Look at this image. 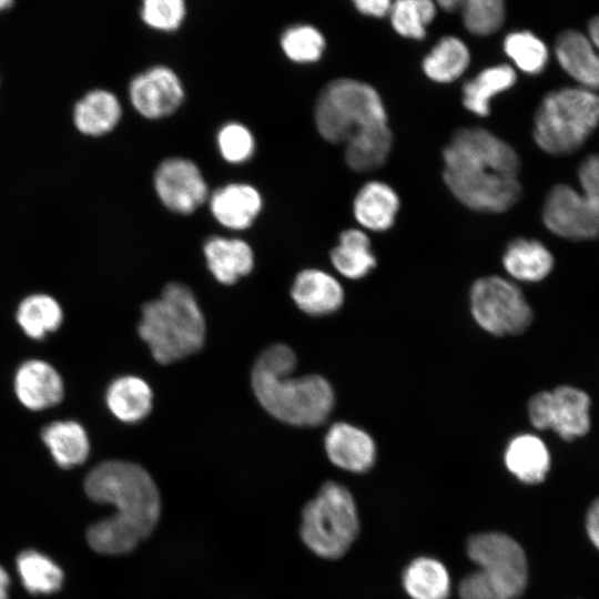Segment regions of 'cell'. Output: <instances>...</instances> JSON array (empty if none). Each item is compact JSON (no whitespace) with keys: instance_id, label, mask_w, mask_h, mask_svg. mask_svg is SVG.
I'll return each mask as SVG.
<instances>
[{"instance_id":"1","label":"cell","mask_w":599,"mask_h":599,"mask_svg":"<svg viewBox=\"0 0 599 599\" xmlns=\"http://www.w3.org/2000/svg\"><path fill=\"white\" fill-rule=\"evenodd\" d=\"M443 161L446 186L473 211L502 213L522 195L517 152L485 128L454 131L443 149Z\"/></svg>"},{"instance_id":"2","label":"cell","mask_w":599,"mask_h":599,"mask_svg":"<svg viewBox=\"0 0 599 599\" xmlns=\"http://www.w3.org/2000/svg\"><path fill=\"white\" fill-rule=\"evenodd\" d=\"M90 499L114 507V514L88 528L89 546L101 555L131 552L155 529L161 515V498L150 474L140 465L106 460L90 470L84 479Z\"/></svg>"},{"instance_id":"3","label":"cell","mask_w":599,"mask_h":599,"mask_svg":"<svg viewBox=\"0 0 599 599\" xmlns=\"http://www.w3.org/2000/svg\"><path fill=\"white\" fill-rule=\"evenodd\" d=\"M295 364L292 348L284 344L270 346L253 366V392L262 407L281 422L317 426L334 407V390L319 375L290 376Z\"/></svg>"},{"instance_id":"4","label":"cell","mask_w":599,"mask_h":599,"mask_svg":"<svg viewBox=\"0 0 599 599\" xmlns=\"http://www.w3.org/2000/svg\"><path fill=\"white\" fill-rule=\"evenodd\" d=\"M140 337L160 364H171L196 353L204 344L205 321L191 290L169 283L161 296L142 306Z\"/></svg>"},{"instance_id":"5","label":"cell","mask_w":599,"mask_h":599,"mask_svg":"<svg viewBox=\"0 0 599 599\" xmlns=\"http://www.w3.org/2000/svg\"><path fill=\"white\" fill-rule=\"evenodd\" d=\"M599 125V94L582 87L548 92L534 115L532 136L540 150L568 155L579 150Z\"/></svg>"},{"instance_id":"6","label":"cell","mask_w":599,"mask_h":599,"mask_svg":"<svg viewBox=\"0 0 599 599\" xmlns=\"http://www.w3.org/2000/svg\"><path fill=\"white\" fill-rule=\"evenodd\" d=\"M468 557L478 569L459 583L461 599H518L528 580L522 548L509 536L485 532L469 538Z\"/></svg>"},{"instance_id":"7","label":"cell","mask_w":599,"mask_h":599,"mask_svg":"<svg viewBox=\"0 0 599 599\" xmlns=\"http://www.w3.org/2000/svg\"><path fill=\"white\" fill-rule=\"evenodd\" d=\"M314 121L324 140L345 144L372 128L387 124L388 116L374 87L357 79L338 78L321 90L314 106Z\"/></svg>"},{"instance_id":"8","label":"cell","mask_w":599,"mask_h":599,"mask_svg":"<svg viewBox=\"0 0 599 599\" xmlns=\"http://www.w3.org/2000/svg\"><path fill=\"white\" fill-rule=\"evenodd\" d=\"M358 529L355 500L349 490L338 483H324L303 508L301 538L319 557H342L356 539Z\"/></svg>"},{"instance_id":"9","label":"cell","mask_w":599,"mask_h":599,"mask_svg":"<svg viewBox=\"0 0 599 599\" xmlns=\"http://www.w3.org/2000/svg\"><path fill=\"white\" fill-rule=\"evenodd\" d=\"M469 300L476 323L497 336L524 333L534 318L519 286L498 275L477 278L471 285Z\"/></svg>"},{"instance_id":"10","label":"cell","mask_w":599,"mask_h":599,"mask_svg":"<svg viewBox=\"0 0 599 599\" xmlns=\"http://www.w3.org/2000/svg\"><path fill=\"white\" fill-rule=\"evenodd\" d=\"M591 399L575 386L560 385L552 390L532 395L527 412L530 424L539 430L550 429L564 440H573L588 434L591 427Z\"/></svg>"},{"instance_id":"11","label":"cell","mask_w":599,"mask_h":599,"mask_svg":"<svg viewBox=\"0 0 599 599\" xmlns=\"http://www.w3.org/2000/svg\"><path fill=\"white\" fill-rule=\"evenodd\" d=\"M541 219L556 236L570 241L599 238V203L568 184L559 183L549 190Z\"/></svg>"},{"instance_id":"12","label":"cell","mask_w":599,"mask_h":599,"mask_svg":"<svg viewBox=\"0 0 599 599\" xmlns=\"http://www.w3.org/2000/svg\"><path fill=\"white\" fill-rule=\"evenodd\" d=\"M153 184L163 205L181 215L193 213L209 195V187L200 169L184 158L163 160L154 172Z\"/></svg>"},{"instance_id":"13","label":"cell","mask_w":599,"mask_h":599,"mask_svg":"<svg viewBox=\"0 0 599 599\" xmlns=\"http://www.w3.org/2000/svg\"><path fill=\"white\" fill-rule=\"evenodd\" d=\"M129 99L142 116L162 119L174 113L184 100V89L179 75L166 65L148 68L132 78Z\"/></svg>"},{"instance_id":"14","label":"cell","mask_w":599,"mask_h":599,"mask_svg":"<svg viewBox=\"0 0 599 599\" xmlns=\"http://www.w3.org/2000/svg\"><path fill=\"white\" fill-rule=\"evenodd\" d=\"M324 447L329 460L337 467L365 473L376 458V446L372 436L348 423L333 424L324 438Z\"/></svg>"},{"instance_id":"15","label":"cell","mask_w":599,"mask_h":599,"mask_svg":"<svg viewBox=\"0 0 599 599\" xmlns=\"http://www.w3.org/2000/svg\"><path fill=\"white\" fill-rule=\"evenodd\" d=\"M19 402L30 410H43L63 397V380L58 370L42 359L22 363L13 383Z\"/></svg>"},{"instance_id":"16","label":"cell","mask_w":599,"mask_h":599,"mask_svg":"<svg viewBox=\"0 0 599 599\" xmlns=\"http://www.w3.org/2000/svg\"><path fill=\"white\" fill-rule=\"evenodd\" d=\"M554 52L561 69L579 87L599 90V53L586 33L564 30L555 41Z\"/></svg>"},{"instance_id":"17","label":"cell","mask_w":599,"mask_h":599,"mask_svg":"<svg viewBox=\"0 0 599 599\" xmlns=\"http://www.w3.org/2000/svg\"><path fill=\"white\" fill-rule=\"evenodd\" d=\"M263 201L257 189L247 183H229L214 191L210 197L213 217L230 230H245L262 210Z\"/></svg>"},{"instance_id":"18","label":"cell","mask_w":599,"mask_h":599,"mask_svg":"<svg viewBox=\"0 0 599 599\" xmlns=\"http://www.w3.org/2000/svg\"><path fill=\"white\" fill-rule=\"evenodd\" d=\"M291 295L301 311L314 316L334 313L344 302L342 284L318 268L301 271L294 280Z\"/></svg>"},{"instance_id":"19","label":"cell","mask_w":599,"mask_h":599,"mask_svg":"<svg viewBox=\"0 0 599 599\" xmlns=\"http://www.w3.org/2000/svg\"><path fill=\"white\" fill-rule=\"evenodd\" d=\"M400 207L397 192L383 181H368L356 193L353 214L357 223L372 232L389 230Z\"/></svg>"},{"instance_id":"20","label":"cell","mask_w":599,"mask_h":599,"mask_svg":"<svg viewBox=\"0 0 599 599\" xmlns=\"http://www.w3.org/2000/svg\"><path fill=\"white\" fill-rule=\"evenodd\" d=\"M206 265L215 280L232 285L251 273L254 253L250 244L241 238L209 237L203 246Z\"/></svg>"},{"instance_id":"21","label":"cell","mask_w":599,"mask_h":599,"mask_svg":"<svg viewBox=\"0 0 599 599\" xmlns=\"http://www.w3.org/2000/svg\"><path fill=\"white\" fill-rule=\"evenodd\" d=\"M507 469L521 483L540 484L551 467L550 451L545 441L534 434L512 437L504 453Z\"/></svg>"},{"instance_id":"22","label":"cell","mask_w":599,"mask_h":599,"mask_svg":"<svg viewBox=\"0 0 599 599\" xmlns=\"http://www.w3.org/2000/svg\"><path fill=\"white\" fill-rule=\"evenodd\" d=\"M122 108L118 97L104 89L87 92L73 106V124L87 136H102L119 123Z\"/></svg>"},{"instance_id":"23","label":"cell","mask_w":599,"mask_h":599,"mask_svg":"<svg viewBox=\"0 0 599 599\" xmlns=\"http://www.w3.org/2000/svg\"><path fill=\"white\" fill-rule=\"evenodd\" d=\"M501 263L511 278L534 283L551 273L555 258L542 242L517 237L508 243Z\"/></svg>"},{"instance_id":"24","label":"cell","mask_w":599,"mask_h":599,"mask_svg":"<svg viewBox=\"0 0 599 599\" xmlns=\"http://www.w3.org/2000/svg\"><path fill=\"white\" fill-rule=\"evenodd\" d=\"M516 81L517 73L511 65L488 67L463 85V105L473 114L486 118L491 111V100L514 87Z\"/></svg>"},{"instance_id":"25","label":"cell","mask_w":599,"mask_h":599,"mask_svg":"<svg viewBox=\"0 0 599 599\" xmlns=\"http://www.w3.org/2000/svg\"><path fill=\"white\" fill-rule=\"evenodd\" d=\"M153 394L150 386L140 377L121 376L108 387L105 403L119 420L138 423L152 409Z\"/></svg>"},{"instance_id":"26","label":"cell","mask_w":599,"mask_h":599,"mask_svg":"<svg viewBox=\"0 0 599 599\" xmlns=\"http://www.w3.org/2000/svg\"><path fill=\"white\" fill-rule=\"evenodd\" d=\"M41 438L54 461L71 468L85 461L90 441L85 429L75 420H55L47 425Z\"/></svg>"},{"instance_id":"27","label":"cell","mask_w":599,"mask_h":599,"mask_svg":"<svg viewBox=\"0 0 599 599\" xmlns=\"http://www.w3.org/2000/svg\"><path fill=\"white\" fill-rule=\"evenodd\" d=\"M335 270L349 280L366 276L377 264L368 235L359 229H347L339 234L338 244L331 251Z\"/></svg>"},{"instance_id":"28","label":"cell","mask_w":599,"mask_h":599,"mask_svg":"<svg viewBox=\"0 0 599 599\" xmlns=\"http://www.w3.org/2000/svg\"><path fill=\"white\" fill-rule=\"evenodd\" d=\"M393 133L387 124L372 128L345 143V162L356 172H370L383 166L392 151Z\"/></svg>"},{"instance_id":"29","label":"cell","mask_w":599,"mask_h":599,"mask_svg":"<svg viewBox=\"0 0 599 599\" xmlns=\"http://www.w3.org/2000/svg\"><path fill=\"white\" fill-rule=\"evenodd\" d=\"M467 44L459 38L447 35L432 48L422 61L425 75L436 83H450L467 70L470 63Z\"/></svg>"},{"instance_id":"30","label":"cell","mask_w":599,"mask_h":599,"mask_svg":"<svg viewBox=\"0 0 599 599\" xmlns=\"http://www.w3.org/2000/svg\"><path fill=\"white\" fill-rule=\"evenodd\" d=\"M446 12H459L466 30L477 37L497 32L506 18L505 0H434Z\"/></svg>"},{"instance_id":"31","label":"cell","mask_w":599,"mask_h":599,"mask_svg":"<svg viewBox=\"0 0 599 599\" xmlns=\"http://www.w3.org/2000/svg\"><path fill=\"white\" fill-rule=\"evenodd\" d=\"M403 586L412 599H447L450 592L447 569L428 557L417 558L407 566Z\"/></svg>"},{"instance_id":"32","label":"cell","mask_w":599,"mask_h":599,"mask_svg":"<svg viewBox=\"0 0 599 599\" xmlns=\"http://www.w3.org/2000/svg\"><path fill=\"white\" fill-rule=\"evenodd\" d=\"M16 317L27 336L32 339H42L60 327L63 312L54 297L37 293L21 301Z\"/></svg>"},{"instance_id":"33","label":"cell","mask_w":599,"mask_h":599,"mask_svg":"<svg viewBox=\"0 0 599 599\" xmlns=\"http://www.w3.org/2000/svg\"><path fill=\"white\" fill-rule=\"evenodd\" d=\"M17 571L23 587L33 595H50L63 583L60 566L43 552L27 549L16 561Z\"/></svg>"},{"instance_id":"34","label":"cell","mask_w":599,"mask_h":599,"mask_svg":"<svg viewBox=\"0 0 599 599\" xmlns=\"http://www.w3.org/2000/svg\"><path fill=\"white\" fill-rule=\"evenodd\" d=\"M502 49L514 65L529 75L540 74L549 61L546 43L528 30L508 33L504 39Z\"/></svg>"},{"instance_id":"35","label":"cell","mask_w":599,"mask_h":599,"mask_svg":"<svg viewBox=\"0 0 599 599\" xmlns=\"http://www.w3.org/2000/svg\"><path fill=\"white\" fill-rule=\"evenodd\" d=\"M436 13L434 0H393L388 17L393 29L400 37L422 40Z\"/></svg>"},{"instance_id":"36","label":"cell","mask_w":599,"mask_h":599,"mask_svg":"<svg viewBox=\"0 0 599 599\" xmlns=\"http://www.w3.org/2000/svg\"><path fill=\"white\" fill-rule=\"evenodd\" d=\"M280 45L285 57L294 63L317 62L326 49L324 34L308 23H295L285 28L280 37Z\"/></svg>"},{"instance_id":"37","label":"cell","mask_w":599,"mask_h":599,"mask_svg":"<svg viewBox=\"0 0 599 599\" xmlns=\"http://www.w3.org/2000/svg\"><path fill=\"white\" fill-rule=\"evenodd\" d=\"M139 13L149 29L164 33L175 32L186 18V0H141Z\"/></svg>"},{"instance_id":"38","label":"cell","mask_w":599,"mask_h":599,"mask_svg":"<svg viewBox=\"0 0 599 599\" xmlns=\"http://www.w3.org/2000/svg\"><path fill=\"white\" fill-rule=\"evenodd\" d=\"M216 143L221 156L232 164L245 163L255 151L252 132L238 122L225 123L217 132Z\"/></svg>"},{"instance_id":"39","label":"cell","mask_w":599,"mask_h":599,"mask_svg":"<svg viewBox=\"0 0 599 599\" xmlns=\"http://www.w3.org/2000/svg\"><path fill=\"white\" fill-rule=\"evenodd\" d=\"M578 180L581 193L599 203V154H590L580 163Z\"/></svg>"},{"instance_id":"40","label":"cell","mask_w":599,"mask_h":599,"mask_svg":"<svg viewBox=\"0 0 599 599\" xmlns=\"http://www.w3.org/2000/svg\"><path fill=\"white\" fill-rule=\"evenodd\" d=\"M354 7L364 16L384 18L388 16L393 0H351Z\"/></svg>"},{"instance_id":"41","label":"cell","mask_w":599,"mask_h":599,"mask_svg":"<svg viewBox=\"0 0 599 599\" xmlns=\"http://www.w3.org/2000/svg\"><path fill=\"white\" fill-rule=\"evenodd\" d=\"M586 527L590 540L599 549V497L592 501L587 511Z\"/></svg>"},{"instance_id":"42","label":"cell","mask_w":599,"mask_h":599,"mask_svg":"<svg viewBox=\"0 0 599 599\" xmlns=\"http://www.w3.org/2000/svg\"><path fill=\"white\" fill-rule=\"evenodd\" d=\"M587 35L599 53V16L591 18L587 26Z\"/></svg>"},{"instance_id":"43","label":"cell","mask_w":599,"mask_h":599,"mask_svg":"<svg viewBox=\"0 0 599 599\" xmlns=\"http://www.w3.org/2000/svg\"><path fill=\"white\" fill-rule=\"evenodd\" d=\"M10 577L6 569L0 565V599L9 597Z\"/></svg>"},{"instance_id":"44","label":"cell","mask_w":599,"mask_h":599,"mask_svg":"<svg viewBox=\"0 0 599 599\" xmlns=\"http://www.w3.org/2000/svg\"><path fill=\"white\" fill-rule=\"evenodd\" d=\"M14 0H0V12L8 10Z\"/></svg>"}]
</instances>
